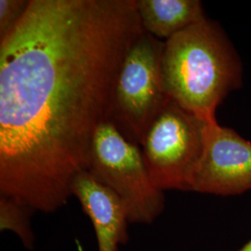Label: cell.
Here are the masks:
<instances>
[{
  "mask_svg": "<svg viewBox=\"0 0 251 251\" xmlns=\"http://www.w3.org/2000/svg\"><path fill=\"white\" fill-rule=\"evenodd\" d=\"M163 47V41L144 31L126 55L117 77L111 121L138 145L170 100L162 78Z\"/></svg>",
  "mask_w": 251,
  "mask_h": 251,
  "instance_id": "obj_5",
  "label": "cell"
},
{
  "mask_svg": "<svg viewBox=\"0 0 251 251\" xmlns=\"http://www.w3.org/2000/svg\"><path fill=\"white\" fill-rule=\"evenodd\" d=\"M238 251H251V240L247 243L242 249H240Z\"/></svg>",
  "mask_w": 251,
  "mask_h": 251,
  "instance_id": "obj_11",
  "label": "cell"
},
{
  "mask_svg": "<svg viewBox=\"0 0 251 251\" xmlns=\"http://www.w3.org/2000/svg\"><path fill=\"white\" fill-rule=\"evenodd\" d=\"M248 191H251V142L217 120L209 121L192 192L232 197Z\"/></svg>",
  "mask_w": 251,
  "mask_h": 251,
  "instance_id": "obj_6",
  "label": "cell"
},
{
  "mask_svg": "<svg viewBox=\"0 0 251 251\" xmlns=\"http://www.w3.org/2000/svg\"><path fill=\"white\" fill-rule=\"evenodd\" d=\"M36 211L12 198L0 196V231L15 233L28 251H33L36 235L32 228L31 218Z\"/></svg>",
  "mask_w": 251,
  "mask_h": 251,
  "instance_id": "obj_9",
  "label": "cell"
},
{
  "mask_svg": "<svg viewBox=\"0 0 251 251\" xmlns=\"http://www.w3.org/2000/svg\"><path fill=\"white\" fill-rule=\"evenodd\" d=\"M144 32L137 0H30L0 40V196L46 214L68 203Z\"/></svg>",
  "mask_w": 251,
  "mask_h": 251,
  "instance_id": "obj_1",
  "label": "cell"
},
{
  "mask_svg": "<svg viewBox=\"0 0 251 251\" xmlns=\"http://www.w3.org/2000/svg\"><path fill=\"white\" fill-rule=\"evenodd\" d=\"M89 171L125 206L131 225H152L165 208L164 191L152 183L141 146L128 141L112 121L94 137Z\"/></svg>",
  "mask_w": 251,
  "mask_h": 251,
  "instance_id": "obj_3",
  "label": "cell"
},
{
  "mask_svg": "<svg viewBox=\"0 0 251 251\" xmlns=\"http://www.w3.org/2000/svg\"><path fill=\"white\" fill-rule=\"evenodd\" d=\"M161 73L170 99L216 120L218 106L243 85L240 56L222 25L206 18L164 41Z\"/></svg>",
  "mask_w": 251,
  "mask_h": 251,
  "instance_id": "obj_2",
  "label": "cell"
},
{
  "mask_svg": "<svg viewBox=\"0 0 251 251\" xmlns=\"http://www.w3.org/2000/svg\"><path fill=\"white\" fill-rule=\"evenodd\" d=\"M144 31L166 40L206 19L199 0H137Z\"/></svg>",
  "mask_w": 251,
  "mask_h": 251,
  "instance_id": "obj_8",
  "label": "cell"
},
{
  "mask_svg": "<svg viewBox=\"0 0 251 251\" xmlns=\"http://www.w3.org/2000/svg\"><path fill=\"white\" fill-rule=\"evenodd\" d=\"M208 122L172 100L167 101L140 145L155 187L162 191L192 192Z\"/></svg>",
  "mask_w": 251,
  "mask_h": 251,
  "instance_id": "obj_4",
  "label": "cell"
},
{
  "mask_svg": "<svg viewBox=\"0 0 251 251\" xmlns=\"http://www.w3.org/2000/svg\"><path fill=\"white\" fill-rule=\"evenodd\" d=\"M29 5L30 0H0V40L17 26Z\"/></svg>",
  "mask_w": 251,
  "mask_h": 251,
  "instance_id": "obj_10",
  "label": "cell"
},
{
  "mask_svg": "<svg viewBox=\"0 0 251 251\" xmlns=\"http://www.w3.org/2000/svg\"><path fill=\"white\" fill-rule=\"evenodd\" d=\"M71 190L94 228L98 251H118L128 242L125 206L111 189L85 171L75 178Z\"/></svg>",
  "mask_w": 251,
  "mask_h": 251,
  "instance_id": "obj_7",
  "label": "cell"
}]
</instances>
